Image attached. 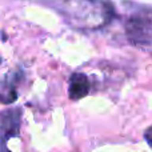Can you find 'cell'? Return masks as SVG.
I'll use <instances>...</instances> for the list:
<instances>
[{"mask_svg": "<svg viewBox=\"0 0 152 152\" xmlns=\"http://www.w3.org/2000/svg\"><path fill=\"white\" fill-rule=\"evenodd\" d=\"M45 3L77 29H99L113 16L112 5L105 0H47Z\"/></svg>", "mask_w": 152, "mask_h": 152, "instance_id": "6da1fadb", "label": "cell"}, {"mask_svg": "<svg viewBox=\"0 0 152 152\" xmlns=\"http://www.w3.org/2000/svg\"><path fill=\"white\" fill-rule=\"evenodd\" d=\"M126 34L131 44L152 52V11L140 10L129 16Z\"/></svg>", "mask_w": 152, "mask_h": 152, "instance_id": "7a4b0ae2", "label": "cell"}, {"mask_svg": "<svg viewBox=\"0 0 152 152\" xmlns=\"http://www.w3.org/2000/svg\"><path fill=\"white\" fill-rule=\"evenodd\" d=\"M21 115L20 108H11L0 113V152H11L7 148V143L20 134Z\"/></svg>", "mask_w": 152, "mask_h": 152, "instance_id": "3957f363", "label": "cell"}, {"mask_svg": "<svg viewBox=\"0 0 152 152\" xmlns=\"http://www.w3.org/2000/svg\"><path fill=\"white\" fill-rule=\"evenodd\" d=\"M91 91L89 77L83 72H75L69 76L68 96L71 100H79L86 97Z\"/></svg>", "mask_w": 152, "mask_h": 152, "instance_id": "277c9868", "label": "cell"}, {"mask_svg": "<svg viewBox=\"0 0 152 152\" xmlns=\"http://www.w3.org/2000/svg\"><path fill=\"white\" fill-rule=\"evenodd\" d=\"M144 139H145V142L148 143V145L152 148V126L150 127V128H147L145 129V132H144Z\"/></svg>", "mask_w": 152, "mask_h": 152, "instance_id": "5b68a950", "label": "cell"}]
</instances>
